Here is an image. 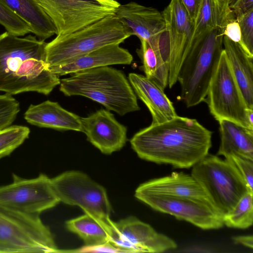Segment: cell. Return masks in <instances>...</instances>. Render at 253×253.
<instances>
[{"label":"cell","mask_w":253,"mask_h":253,"mask_svg":"<svg viewBox=\"0 0 253 253\" xmlns=\"http://www.w3.org/2000/svg\"><path fill=\"white\" fill-rule=\"evenodd\" d=\"M230 2V0H203L193 23L191 45L200 42L212 30L224 29L228 23L236 20Z\"/></svg>","instance_id":"44dd1931"},{"label":"cell","mask_w":253,"mask_h":253,"mask_svg":"<svg viewBox=\"0 0 253 253\" xmlns=\"http://www.w3.org/2000/svg\"><path fill=\"white\" fill-rule=\"evenodd\" d=\"M81 122L82 132L102 153L111 154L126 144V127L108 110L100 109L87 117L81 118Z\"/></svg>","instance_id":"2e32d148"},{"label":"cell","mask_w":253,"mask_h":253,"mask_svg":"<svg viewBox=\"0 0 253 253\" xmlns=\"http://www.w3.org/2000/svg\"><path fill=\"white\" fill-rule=\"evenodd\" d=\"M133 56L129 52L115 43L107 45L61 66L49 69L51 72L58 75H66L94 68L109 65L130 64Z\"/></svg>","instance_id":"ac0fdd59"},{"label":"cell","mask_w":253,"mask_h":253,"mask_svg":"<svg viewBox=\"0 0 253 253\" xmlns=\"http://www.w3.org/2000/svg\"><path fill=\"white\" fill-rule=\"evenodd\" d=\"M223 35L226 36L231 41L238 43L242 46L241 33L237 20L228 23L226 25L223 31Z\"/></svg>","instance_id":"e575fe53"},{"label":"cell","mask_w":253,"mask_h":253,"mask_svg":"<svg viewBox=\"0 0 253 253\" xmlns=\"http://www.w3.org/2000/svg\"><path fill=\"white\" fill-rule=\"evenodd\" d=\"M224 29H213L200 42L191 45L181 65L177 81L180 98L187 107L204 101L223 50Z\"/></svg>","instance_id":"5b68a950"},{"label":"cell","mask_w":253,"mask_h":253,"mask_svg":"<svg viewBox=\"0 0 253 253\" xmlns=\"http://www.w3.org/2000/svg\"><path fill=\"white\" fill-rule=\"evenodd\" d=\"M219 122L220 143L217 156L234 154L253 160V130L228 120Z\"/></svg>","instance_id":"cb8c5ba5"},{"label":"cell","mask_w":253,"mask_h":253,"mask_svg":"<svg viewBox=\"0 0 253 253\" xmlns=\"http://www.w3.org/2000/svg\"><path fill=\"white\" fill-rule=\"evenodd\" d=\"M67 228L78 235L85 246H93L110 242L111 229L91 215L84 214L66 223Z\"/></svg>","instance_id":"d4e9b609"},{"label":"cell","mask_w":253,"mask_h":253,"mask_svg":"<svg viewBox=\"0 0 253 253\" xmlns=\"http://www.w3.org/2000/svg\"><path fill=\"white\" fill-rule=\"evenodd\" d=\"M253 192H248L235 206L223 215L224 225L237 229H247L253 223Z\"/></svg>","instance_id":"4316f807"},{"label":"cell","mask_w":253,"mask_h":253,"mask_svg":"<svg viewBox=\"0 0 253 253\" xmlns=\"http://www.w3.org/2000/svg\"><path fill=\"white\" fill-rule=\"evenodd\" d=\"M240 29L242 48L253 57V9L236 19Z\"/></svg>","instance_id":"4dcf8cb0"},{"label":"cell","mask_w":253,"mask_h":253,"mask_svg":"<svg viewBox=\"0 0 253 253\" xmlns=\"http://www.w3.org/2000/svg\"><path fill=\"white\" fill-rule=\"evenodd\" d=\"M60 202L51 178L43 173L26 179L12 174V182L0 186V205L24 213L39 214Z\"/></svg>","instance_id":"7c38bea8"},{"label":"cell","mask_w":253,"mask_h":253,"mask_svg":"<svg viewBox=\"0 0 253 253\" xmlns=\"http://www.w3.org/2000/svg\"><path fill=\"white\" fill-rule=\"evenodd\" d=\"M66 96L88 98L121 116L140 110L136 95L124 73L109 66L82 70L60 80Z\"/></svg>","instance_id":"3957f363"},{"label":"cell","mask_w":253,"mask_h":253,"mask_svg":"<svg viewBox=\"0 0 253 253\" xmlns=\"http://www.w3.org/2000/svg\"><path fill=\"white\" fill-rule=\"evenodd\" d=\"M114 15L130 36L146 41L159 50L165 58L166 24L162 12L155 8L131 1L120 4Z\"/></svg>","instance_id":"9a60e30c"},{"label":"cell","mask_w":253,"mask_h":253,"mask_svg":"<svg viewBox=\"0 0 253 253\" xmlns=\"http://www.w3.org/2000/svg\"><path fill=\"white\" fill-rule=\"evenodd\" d=\"M20 111L19 102L12 95H0V130L10 126Z\"/></svg>","instance_id":"f546056e"},{"label":"cell","mask_w":253,"mask_h":253,"mask_svg":"<svg viewBox=\"0 0 253 253\" xmlns=\"http://www.w3.org/2000/svg\"><path fill=\"white\" fill-rule=\"evenodd\" d=\"M50 17L56 36L78 31L106 16L114 15L117 0H37Z\"/></svg>","instance_id":"30bf717a"},{"label":"cell","mask_w":253,"mask_h":253,"mask_svg":"<svg viewBox=\"0 0 253 253\" xmlns=\"http://www.w3.org/2000/svg\"><path fill=\"white\" fill-rule=\"evenodd\" d=\"M0 24L9 33L17 36L32 33L31 27L0 0Z\"/></svg>","instance_id":"f1b7e54d"},{"label":"cell","mask_w":253,"mask_h":253,"mask_svg":"<svg viewBox=\"0 0 253 253\" xmlns=\"http://www.w3.org/2000/svg\"><path fill=\"white\" fill-rule=\"evenodd\" d=\"M110 243L123 253H159L177 248L173 239L134 216L114 222Z\"/></svg>","instance_id":"5bb4252c"},{"label":"cell","mask_w":253,"mask_h":253,"mask_svg":"<svg viewBox=\"0 0 253 253\" xmlns=\"http://www.w3.org/2000/svg\"><path fill=\"white\" fill-rule=\"evenodd\" d=\"M212 133L197 120L177 115L162 123H151L136 132L130 143L143 160L188 169L209 154Z\"/></svg>","instance_id":"6da1fadb"},{"label":"cell","mask_w":253,"mask_h":253,"mask_svg":"<svg viewBox=\"0 0 253 253\" xmlns=\"http://www.w3.org/2000/svg\"><path fill=\"white\" fill-rule=\"evenodd\" d=\"M24 118L28 123L41 127L82 132L81 117L65 110L56 102L46 100L37 105L31 104Z\"/></svg>","instance_id":"d6986e66"},{"label":"cell","mask_w":253,"mask_h":253,"mask_svg":"<svg viewBox=\"0 0 253 253\" xmlns=\"http://www.w3.org/2000/svg\"><path fill=\"white\" fill-rule=\"evenodd\" d=\"M135 192L188 197L210 202L198 182L191 174L183 172H172L169 175L150 180L140 184Z\"/></svg>","instance_id":"ffe728a7"},{"label":"cell","mask_w":253,"mask_h":253,"mask_svg":"<svg viewBox=\"0 0 253 253\" xmlns=\"http://www.w3.org/2000/svg\"><path fill=\"white\" fill-rule=\"evenodd\" d=\"M191 175L198 182L214 208L223 215L250 191L229 158L208 154L192 167Z\"/></svg>","instance_id":"8992f818"},{"label":"cell","mask_w":253,"mask_h":253,"mask_svg":"<svg viewBox=\"0 0 253 253\" xmlns=\"http://www.w3.org/2000/svg\"><path fill=\"white\" fill-rule=\"evenodd\" d=\"M134 196L153 210L171 215L201 229H218L224 226L223 215L208 201L135 192Z\"/></svg>","instance_id":"8fae6325"},{"label":"cell","mask_w":253,"mask_h":253,"mask_svg":"<svg viewBox=\"0 0 253 253\" xmlns=\"http://www.w3.org/2000/svg\"><path fill=\"white\" fill-rule=\"evenodd\" d=\"M29 128L20 125L10 126L0 130V159L10 155L29 137Z\"/></svg>","instance_id":"83f0119b"},{"label":"cell","mask_w":253,"mask_h":253,"mask_svg":"<svg viewBox=\"0 0 253 253\" xmlns=\"http://www.w3.org/2000/svg\"><path fill=\"white\" fill-rule=\"evenodd\" d=\"M140 41L141 46L137 52L142 61V70L146 77L164 89L168 85L169 67L159 50L153 48L146 41Z\"/></svg>","instance_id":"484cf974"},{"label":"cell","mask_w":253,"mask_h":253,"mask_svg":"<svg viewBox=\"0 0 253 253\" xmlns=\"http://www.w3.org/2000/svg\"><path fill=\"white\" fill-rule=\"evenodd\" d=\"M233 242L251 249H253V237L252 235H240L232 238Z\"/></svg>","instance_id":"8d00e7d4"},{"label":"cell","mask_w":253,"mask_h":253,"mask_svg":"<svg viewBox=\"0 0 253 253\" xmlns=\"http://www.w3.org/2000/svg\"><path fill=\"white\" fill-rule=\"evenodd\" d=\"M190 18L194 23L199 13L203 0H180Z\"/></svg>","instance_id":"d590c367"},{"label":"cell","mask_w":253,"mask_h":253,"mask_svg":"<svg viewBox=\"0 0 253 253\" xmlns=\"http://www.w3.org/2000/svg\"><path fill=\"white\" fill-rule=\"evenodd\" d=\"M204 101L218 122L228 120L252 130L247 120L249 108L231 70L224 49Z\"/></svg>","instance_id":"9c48e42d"},{"label":"cell","mask_w":253,"mask_h":253,"mask_svg":"<svg viewBox=\"0 0 253 253\" xmlns=\"http://www.w3.org/2000/svg\"><path fill=\"white\" fill-rule=\"evenodd\" d=\"M44 40L8 32L0 35V91L12 95L34 91L48 95L60 83L45 64Z\"/></svg>","instance_id":"7a4b0ae2"},{"label":"cell","mask_w":253,"mask_h":253,"mask_svg":"<svg viewBox=\"0 0 253 253\" xmlns=\"http://www.w3.org/2000/svg\"><path fill=\"white\" fill-rule=\"evenodd\" d=\"M61 253L40 215L0 205V253Z\"/></svg>","instance_id":"52a82bcc"},{"label":"cell","mask_w":253,"mask_h":253,"mask_svg":"<svg viewBox=\"0 0 253 253\" xmlns=\"http://www.w3.org/2000/svg\"><path fill=\"white\" fill-rule=\"evenodd\" d=\"M223 46L246 105L253 109V57L248 55L238 43L224 35Z\"/></svg>","instance_id":"7402d4cb"},{"label":"cell","mask_w":253,"mask_h":253,"mask_svg":"<svg viewBox=\"0 0 253 253\" xmlns=\"http://www.w3.org/2000/svg\"><path fill=\"white\" fill-rule=\"evenodd\" d=\"M128 81L135 94L149 110L152 124L162 123L177 115L164 89L155 82L134 73L128 75Z\"/></svg>","instance_id":"e0dca14e"},{"label":"cell","mask_w":253,"mask_h":253,"mask_svg":"<svg viewBox=\"0 0 253 253\" xmlns=\"http://www.w3.org/2000/svg\"><path fill=\"white\" fill-rule=\"evenodd\" d=\"M0 0L25 22L39 39L44 41L57 35L52 20L37 0Z\"/></svg>","instance_id":"603a6c76"},{"label":"cell","mask_w":253,"mask_h":253,"mask_svg":"<svg viewBox=\"0 0 253 253\" xmlns=\"http://www.w3.org/2000/svg\"><path fill=\"white\" fill-rule=\"evenodd\" d=\"M229 6L237 19L253 9V0H230Z\"/></svg>","instance_id":"836d02e7"},{"label":"cell","mask_w":253,"mask_h":253,"mask_svg":"<svg viewBox=\"0 0 253 253\" xmlns=\"http://www.w3.org/2000/svg\"><path fill=\"white\" fill-rule=\"evenodd\" d=\"M130 36L114 15L106 16L46 43V65L48 70L61 66L102 46L120 44Z\"/></svg>","instance_id":"277c9868"},{"label":"cell","mask_w":253,"mask_h":253,"mask_svg":"<svg viewBox=\"0 0 253 253\" xmlns=\"http://www.w3.org/2000/svg\"><path fill=\"white\" fill-rule=\"evenodd\" d=\"M74 253H123L120 249L116 247L111 243L84 246L75 250L62 251V252Z\"/></svg>","instance_id":"d6a6232c"},{"label":"cell","mask_w":253,"mask_h":253,"mask_svg":"<svg viewBox=\"0 0 253 253\" xmlns=\"http://www.w3.org/2000/svg\"><path fill=\"white\" fill-rule=\"evenodd\" d=\"M162 13L166 24L168 85L171 88L177 82L180 68L191 47L194 25L180 0H170Z\"/></svg>","instance_id":"4fadbf2b"},{"label":"cell","mask_w":253,"mask_h":253,"mask_svg":"<svg viewBox=\"0 0 253 253\" xmlns=\"http://www.w3.org/2000/svg\"><path fill=\"white\" fill-rule=\"evenodd\" d=\"M53 190L60 202L81 208L108 226L114 222L110 218L111 206L105 189L86 174L79 171L63 172L51 178Z\"/></svg>","instance_id":"ba28073f"},{"label":"cell","mask_w":253,"mask_h":253,"mask_svg":"<svg viewBox=\"0 0 253 253\" xmlns=\"http://www.w3.org/2000/svg\"><path fill=\"white\" fill-rule=\"evenodd\" d=\"M224 158H229L232 160L250 191L253 192V160L234 154Z\"/></svg>","instance_id":"1f68e13d"}]
</instances>
